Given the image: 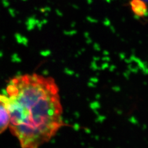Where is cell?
<instances>
[{"mask_svg":"<svg viewBox=\"0 0 148 148\" xmlns=\"http://www.w3.org/2000/svg\"><path fill=\"white\" fill-rule=\"evenodd\" d=\"M6 90L9 128L21 148H40L64 126L59 90L52 77L35 73L17 75Z\"/></svg>","mask_w":148,"mask_h":148,"instance_id":"6da1fadb","label":"cell"},{"mask_svg":"<svg viewBox=\"0 0 148 148\" xmlns=\"http://www.w3.org/2000/svg\"><path fill=\"white\" fill-rule=\"evenodd\" d=\"M10 122V111L6 95L0 94V134L9 127Z\"/></svg>","mask_w":148,"mask_h":148,"instance_id":"7a4b0ae2","label":"cell"},{"mask_svg":"<svg viewBox=\"0 0 148 148\" xmlns=\"http://www.w3.org/2000/svg\"><path fill=\"white\" fill-rule=\"evenodd\" d=\"M130 7L134 15L143 18L147 14V6L143 0H130Z\"/></svg>","mask_w":148,"mask_h":148,"instance_id":"3957f363","label":"cell"}]
</instances>
